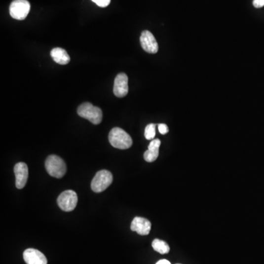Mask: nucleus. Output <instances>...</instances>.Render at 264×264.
<instances>
[{"label":"nucleus","instance_id":"obj_12","mask_svg":"<svg viewBox=\"0 0 264 264\" xmlns=\"http://www.w3.org/2000/svg\"><path fill=\"white\" fill-rule=\"evenodd\" d=\"M160 145L161 141L158 139H155L151 142L149 149L144 153V158L147 162H153L157 159L159 154Z\"/></svg>","mask_w":264,"mask_h":264},{"label":"nucleus","instance_id":"obj_6","mask_svg":"<svg viewBox=\"0 0 264 264\" xmlns=\"http://www.w3.org/2000/svg\"><path fill=\"white\" fill-rule=\"evenodd\" d=\"M10 14L16 20L26 19L30 10V4L27 0H14L10 5Z\"/></svg>","mask_w":264,"mask_h":264},{"label":"nucleus","instance_id":"obj_9","mask_svg":"<svg viewBox=\"0 0 264 264\" xmlns=\"http://www.w3.org/2000/svg\"><path fill=\"white\" fill-rule=\"evenodd\" d=\"M14 173L16 188L22 189L26 185L28 179V167L25 163H17L14 167Z\"/></svg>","mask_w":264,"mask_h":264},{"label":"nucleus","instance_id":"obj_8","mask_svg":"<svg viewBox=\"0 0 264 264\" xmlns=\"http://www.w3.org/2000/svg\"><path fill=\"white\" fill-rule=\"evenodd\" d=\"M127 75L124 73H120L117 75L114 81L113 93L114 96L118 98L125 97L129 93Z\"/></svg>","mask_w":264,"mask_h":264},{"label":"nucleus","instance_id":"obj_14","mask_svg":"<svg viewBox=\"0 0 264 264\" xmlns=\"http://www.w3.org/2000/svg\"><path fill=\"white\" fill-rule=\"evenodd\" d=\"M153 250L160 254H167L170 252V247L165 241L160 239H154L152 242Z\"/></svg>","mask_w":264,"mask_h":264},{"label":"nucleus","instance_id":"obj_4","mask_svg":"<svg viewBox=\"0 0 264 264\" xmlns=\"http://www.w3.org/2000/svg\"><path fill=\"white\" fill-rule=\"evenodd\" d=\"M113 174L108 170H100L96 173L91 182V189L94 192L99 193L107 189L113 183Z\"/></svg>","mask_w":264,"mask_h":264},{"label":"nucleus","instance_id":"obj_5","mask_svg":"<svg viewBox=\"0 0 264 264\" xmlns=\"http://www.w3.org/2000/svg\"><path fill=\"white\" fill-rule=\"evenodd\" d=\"M78 197L76 193L73 190H66L63 191L57 198L59 207L64 211L75 210L77 205Z\"/></svg>","mask_w":264,"mask_h":264},{"label":"nucleus","instance_id":"obj_1","mask_svg":"<svg viewBox=\"0 0 264 264\" xmlns=\"http://www.w3.org/2000/svg\"><path fill=\"white\" fill-rule=\"evenodd\" d=\"M109 141L113 147L120 150H126L132 146V137L120 128H113L109 134Z\"/></svg>","mask_w":264,"mask_h":264},{"label":"nucleus","instance_id":"obj_7","mask_svg":"<svg viewBox=\"0 0 264 264\" xmlns=\"http://www.w3.org/2000/svg\"><path fill=\"white\" fill-rule=\"evenodd\" d=\"M142 48L146 52L156 54L158 51V45L153 35L149 30H145L140 36Z\"/></svg>","mask_w":264,"mask_h":264},{"label":"nucleus","instance_id":"obj_17","mask_svg":"<svg viewBox=\"0 0 264 264\" xmlns=\"http://www.w3.org/2000/svg\"><path fill=\"white\" fill-rule=\"evenodd\" d=\"M158 132L161 134H167L169 132L168 126L164 123H160L158 125Z\"/></svg>","mask_w":264,"mask_h":264},{"label":"nucleus","instance_id":"obj_2","mask_svg":"<svg viewBox=\"0 0 264 264\" xmlns=\"http://www.w3.org/2000/svg\"><path fill=\"white\" fill-rule=\"evenodd\" d=\"M77 113L80 117L87 119L94 125H99L103 118L102 110L99 107H95L89 102L81 104L78 107Z\"/></svg>","mask_w":264,"mask_h":264},{"label":"nucleus","instance_id":"obj_10","mask_svg":"<svg viewBox=\"0 0 264 264\" xmlns=\"http://www.w3.org/2000/svg\"><path fill=\"white\" fill-rule=\"evenodd\" d=\"M151 223L147 219L137 217L133 220L131 224V230L137 232L141 236H147L150 233Z\"/></svg>","mask_w":264,"mask_h":264},{"label":"nucleus","instance_id":"obj_3","mask_svg":"<svg viewBox=\"0 0 264 264\" xmlns=\"http://www.w3.org/2000/svg\"><path fill=\"white\" fill-rule=\"evenodd\" d=\"M45 167L52 177L61 179L66 173V164L60 156L51 155L46 158Z\"/></svg>","mask_w":264,"mask_h":264},{"label":"nucleus","instance_id":"obj_19","mask_svg":"<svg viewBox=\"0 0 264 264\" xmlns=\"http://www.w3.org/2000/svg\"><path fill=\"white\" fill-rule=\"evenodd\" d=\"M156 264H171L170 262L167 260H160Z\"/></svg>","mask_w":264,"mask_h":264},{"label":"nucleus","instance_id":"obj_18","mask_svg":"<svg viewBox=\"0 0 264 264\" xmlns=\"http://www.w3.org/2000/svg\"><path fill=\"white\" fill-rule=\"evenodd\" d=\"M253 4L256 8H261L264 6V0H253Z\"/></svg>","mask_w":264,"mask_h":264},{"label":"nucleus","instance_id":"obj_16","mask_svg":"<svg viewBox=\"0 0 264 264\" xmlns=\"http://www.w3.org/2000/svg\"><path fill=\"white\" fill-rule=\"evenodd\" d=\"M92 1L96 3L99 7H105L110 4L111 0H92Z\"/></svg>","mask_w":264,"mask_h":264},{"label":"nucleus","instance_id":"obj_11","mask_svg":"<svg viewBox=\"0 0 264 264\" xmlns=\"http://www.w3.org/2000/svg\"><path fill=\"white\" fill-rule=\"evenodd\" d=\"M23 258L27 264H47L46 256L36 249H27L24 252Z\"/></svg>","mask_w":264,"mask_h":264},{"label":"nucleus","instance_id":"obj_15","mask_svg":"<svg viewBox=\"0 0 264 264\" xmlns=\"http://www.w3.org/2000/svg\"><path fill=\"white\" fill-rule=\"evenodd\" d=\"M156 136V125L153 123L148 125L145 129V137L148 140H153Z\"/></svg>","mask_w":264,"mask_h":264},{"label":"nucleus","instance_id":"obj_13","mask_svg":"<svg viewBox=\"0 0 264 264\" xmlns=\"http://www.w3.org/2000/svg\"><path fill=\"white\" fill-rule=\"evenodd\" d=\"M51 56L55 63L60 65H66L70 62V56L62 48H54L51 51Z\"/></svg>","mask_w":264,"mask_h":264}]
</instances>
